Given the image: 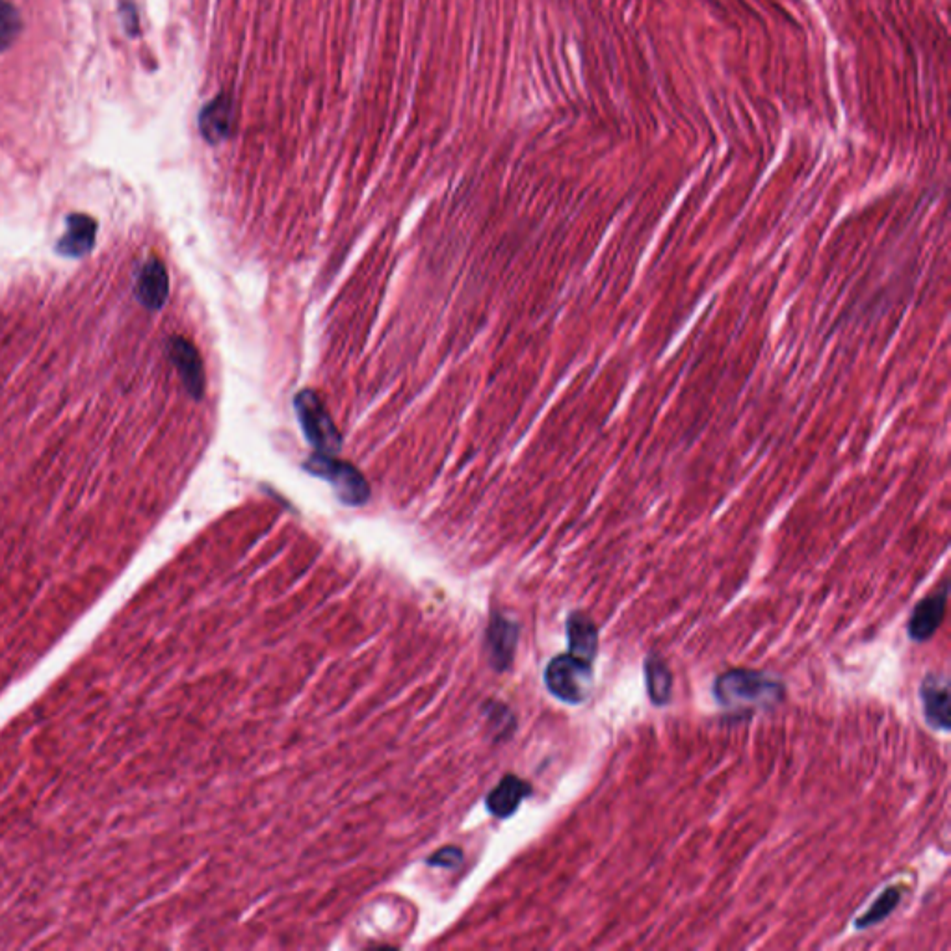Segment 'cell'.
<instances>
[{
    "label": "cell",
    "instance_id": "6",
    "mask_svg": "<svg viewBox=\"0 0 951 951\" xmlns=\"http://www.w3.org/2000/svg\"><path fill=\"white\" fill-rule=\"evenodd\" d=\"M924 717L931 729L948 732L951 729L950 682L942 675H927L920 686Z\"/></svg>",
    "mask_w": 951,
    "mask_h": 951
},
{
    "label": "cell",
    "instance_id": "9",
    "mask_svg": "<svg viewBox=\"0 0 951 951\" xmlns=\"http://www.w3.org/2000/svg\"><path fill=\"white\" fill-rule=\"evenodd\" d=\"M97 222L88 214H71L67 218L66 233L58 242V253L69 259L88 255L95 246Z\"/></svg>",
    "mask_w": 951,
    "mask_h": 951
},
{
    "label": "cell",
    "instance_id": "18",
    "mask_svg": "<svg viewBox=\"0 0 951 951\" xmlns=\"http://www.w3.org/2000/svg\"><path fill=\"white\" fill-rule=\"evenodd\" d=\"M459 859H461V853H459V851H456V849H444L435 859L431 860V864H448V866H452V864H456Z\"/></svg>",
    "mask_w": 951,
    "mask_h": 951
},
{
    "label": "cell",
    "instance_id": "7",
    "mask_svg": "<svg viewBox=\"0 0 951 951\" xmlns=\"http://www.w3.org/2000/svg\"><path fill=\"white\" fill-rule=\"evenodd\" d=\"M134 296L149 311H160L170 296L168 270L157 257L144 262L136 277Z\"/></svg>",
    "mask_w": 951,
    "mask_h": 951
},
{
    "label": "cell",
    "instance_id": "17",
    "mask_svg": "<svg viewBox=\"0 0 951 951\" xmlns=\"http://www.w3.org/2000/svg\"><path fill=\"white\" fill-rule=\"evenodd\" d=\"M119 14H121V19H123V27L129 32V36H136L138 30H140V25H138V14H136V8L132 2H123L121 8H119Z\"/></svg>",
    "mask_w": 951,
    "mask_h": 951
},
{
    "label": "cell",
    "instance_id": "8",
    "mask_svg": "<svg viewBox=\"0 0 951 951\" xmlns=\"http://www.w3.org/2000/svg\"><path fill=\"white\" fill-rule=\"evenodd\" d=\"M948 591H950V586H948V582H944L938 591L931 593L929 597H925L924 600H920L914 606V612H912L911 621H909V636H911V639L927 641V639L935 636V632L942 625L944 615H946Z\"/></svg>",
    "mask_w": 951,
    "mask_h": 951
},
{
    "label": "cell",
    "instance_id": "3",
    "mask_svg": "<svg viewBox=\"0 0 951 951\" xmlns=\"http://www.w3.org/2000/svg\"><path fill=\"white\" fill-rule=\"evenodd\" d=\"M294 407L305 439L318 452L335 456L342 446V435L329 417L322 398L314 391H301L294 398Z\"/></svg>",
    "mask_w": 951,
    "mask_h": 951
},
{
    "label": "cell",
    "instance_id": "11",
    "mask_svg": "<svg viewBox=\"0 0 951 951\" xmlns=\"http://www.w3.org/2000/svg\"><path fill=\"white\" fill-rule=\"evenodd\" d=\"M530 792L532 788L528 782L508 775L487 797V808L491 814H495L496 818H509L519 808L522 799L530 795Z\"/></svg>",
    "mask_w": 951,
    "mask_h": 951
},
{
    "label": "cell",
    "instance_id": "15",
    "mask_svg": "<svg viewBox=\"0 0 951 951\" xmlns=\"http://www.w3.org/2000/svg\"><path fill=\"white\" fill-rule=\"evenodd\" d=\"M899 901H901V892L898 888H894V886L886 888L879 899L873 901V905L868 909V912L855 920V927L857 929H868L872 925L881 924L892 912L896 911Z\"/></svg>",
    "mask_w": 951,
    "mask_h": 951
},
{
    "label": "cell",
    "instance_id": "1",
    "mask_svg": "<svg viewBox=\"0 0 951 951\" xmlns=\"http://www.w3.org/2000/svg\"><path fill=\"white\" fill-rule=\"evenodd\" d=\"M786 688L782 682L760 671L732 669L719 675L714 684L717 703L727 710L773 708L782 703Z\"/></svg>",
    "mask_w": 951,
    "mask_h": 951
},
{
    "label": "cell",
    "instance_id": "12",
    "mask_svg": "<svg viewBox=\"0 0 951 951\" xmlns=\"http://www.w3.org/2000/svg\"><path fill=\"white\" fill-rule=\"evenodd\" d=\"M231 123H233V105L229 99L220 97L203 110L199 119V129L210 144H216L229 136Z\"/></svg>",
    "mask_w": 951,
    "mask_h": 951
},
{
    "label": "cell",
    "instance_id": "13",
    "mask_svg": "<svg viewBox=\"0 0 951 951\" xmlns=\"http://www.w3.org/2000/svg\"><path fill=\"white\" fill-rule=\"evenodd\" d=\"M645 680L652 704L665 706L669 703L673 690V675L658 654H649V658L645 660Z\"/></svg>",
    "mask_w": 951,
    "mask_h": 951
},
{
    "label": "cell",
    "instance_id": "10",
    "mask_svg": "<svg viewBox=\"0 0 951 951\" xmlns=\"http://www.w3.org/2000/svg\"><path fill=\"white\" fill-rule=\"evenodd\" d=\"M567 638H569V654L593 664L599 652V630L593 619L582 612L569 615L567 621Z\"/></svg>",
    "mask_w": 951,
    "mask_h": 951
},
{
    "label": "cell",
    "instance_id": "16",
    "mask_svg": "<svg viewBox=\"0 0 951 951\" xmlns=\"http://www.w3.org/2000/svg\"><path fill=\"white\" fill-rule=\"evenodd\" d=\"M23 21L17 8L12 6L8 0H0V53L10 49L21 34Z\"/></svg>",
    "mask_w": 951,
    "mask_h": 951
},
{
    "label": "cell",
    "instance_id": "5",
    "mask_svg": "<svg viewBox=\"0 0 951 951\" xmlns=\"http://www.w3.org/2000/svg\"><path fill=\"white\" fill-rule=\"evenodd\" d=\"M171 363L179 370L188 394L201 400L205 394V368L196 346L184 337H173L168 342Z\"/></svg>",
    "mask_w": 951,
    "mask_h": 951
},
{
    "label": "cell",
    "instance_id": "2",
    "mask_svg": "<svg viewBox=\"0 0 951 951\" xmlns=\"http://www.w3.org/2000/svg\"><path fill=\"white\" fill-rule=\"evenodd\" d=\"M303 469L331 483L340 500L348 506H361L370 496V487L363 474L350 463L340 461L331 454H314L303 463Z\"/></svg>",
    "mask_w": 951,
    "mask_h": 951
},
{
    "label": "cell",
    "instance_id": "4",
    "mask_svg": "<svg viewBox=\"0 0 951 951\" xmlns=\"http://www.w3.org/2000/svg\"><path fill=\"white\" fill-rule=\"evenodd\" d=\"M545 682L548 691L563 703H584L593 690V669L573 654H561L548 664Z\"/></svg>",
    "mask_w": 951,
    "mask_h": 951
},
{
    "label": "cell",
    "instance_id": "14",
    "mask_svg": "<svg viewBox=\"0 0 951 951\" xmlns=\"http://www.w3.org/2000/svg\"><path fill=\"white\" fill-rule=\"evenodd\" d=\"M489 645L496 667L506 669L511 664L517 645V626L502 617H496L489 632Z\"/></svg>",
    "mask_w": 951,
    "mask_h": 951
}]
</instances>
